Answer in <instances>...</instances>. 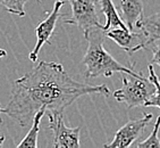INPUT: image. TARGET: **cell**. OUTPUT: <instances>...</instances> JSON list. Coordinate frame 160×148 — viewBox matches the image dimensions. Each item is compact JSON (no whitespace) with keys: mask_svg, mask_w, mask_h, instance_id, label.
I'll return each mask as SVG.
<instances>
[{"mask_svg":"<svg viewBox=\"0 0 160 148\" xmlns=\"http://www.w3.org/2000/svg\"><path fill=\"white\" fill-rule=\"evenodd\" d=\"M100 93L110 96L105 84L91 86L75 81L60 63L40 62L38 66L12 82L10 99L2 113L22 128L32 124L38 112L62 113L82 96Z\"/></svg>","mask_w":160,"mask_h":148,"instance_id":"1","label":"cell"},{"mask_svg":"<svg viewBox=\"0 0 160 148\" xmlns=\"http://www.w3.org/2000/svg\"><path fill=\"white\" fill-rule=\"evenodd\" d=\"M84 37L88 40V49L82 59V64L85 66L84 77L86 79L93 77H109L114 73H124L142 77L143 73H136L132 67L118 63L116 59L106 50L105 43L106 32L101 26L90 29L84 33Z\"/></svg>","mask_w":160,"mask_h":148,"instance_id":"2","label":"cell"},{"mask_svg":"<svg viewBox=\"0 0 160 148\" xmlns=\"http://www.w3.org/2000/svg\"><path fill=\"white\" fill-rule=\"evenodd\" d=\"M122 87L112 93L114 98L119 103H125L128 108L144 106L145 103L154 93V84L149 80V77H122Z\"/></svg>","mask_w":160,"mask_h":148,"instance_id":"3","label":"cell"},{"mask_svg":"<svg viewBox=\"0 0 160 148\" xmlns=\"http://www.w3.org/2000/svg\"><path fill=\"white\" fill-rule=\"evenodd\" d=\"M72 6V18L66 19L64 23L76 25L83 33L90 29L102 26L98 17V0H67Z\"/></svg>","mask_w":160,"mask_h":148,"instance_id":"4","label":"cell"},{"mask_svg":"<svg viewBox=\"0 0 160 148\" xmlns=\"http://www.w3.org/2000/svg\"><path fill=\"white\" fill-rule=\"evenodd\" d=\"M49 119V129L53 133L55 148H78L80 147L81 128H68L64 122L62 113L46 112Z\"/></svg>","mask_w":160,"mask_h":148,"instance_id":"5","label":"cell"},{"mask_svg":"<svg viewBox=\"0 0 160 148\" xmlns=\"http://www.w3.org/2000/svg\"><path fill=\"white\" fill-rule=\"evenodd\" d=\"M64 0H57L55 3H53L52 10L48 14L46 18L41 22L40 24L38 25L37 29H35V34H37V42H35V46H34V49L32 50L30 55H28V58L30 61L33 63L37 62L38 56L40 53L41 48L43 47V45H50V38L52 37L53 32H55L56 25H57V22L59 18H62L64 16H66L65 14H62L60 12L62 7L65 5Z\"/></svg>","mask_w":160,"mask_h":148,"instance_id":"6","label":"cell"},{"mask_svg":"<svg viewBox=\"0 0 160 148\" xmlns=\"http://www.w3.org/2000/svg\"><path fill=\"white\" fill-rule=\"evenodd\" d=\"M153 115L144 114V116L139 120L129 121L124 127H122L115 135L112 141L106 144V148H127L142 136L145 127L150 123Z\"/></svg>","mask_w":160,"mask_h":148,"instance_id":"7","label":"cell"},{"mask_svg":"<svg viewBox=\"0 0 160 148\" xmlns=\"http://www.w3.org/2000/svg\"><path fill=\"white\" fill-rule=\"evenodd\" d=\"M106 37L117 43L129 55L145 49V38L141 31H131L129 29L116 28L106 31Z\"/></svg>","mask_w":160,"mask_h":148,"instance_id":"8","label":"cell"},{"mask_svg":"<svg viewBox=\"0 0 160 148\" xmlns=\"http://www.w3.org/2000/svg\"><path fill=\"white\" fill-rule=\"evenodd\" d=\"M122 19L131 31H136L138 23L143 17V3L141 0H120Z\"/></svg>","mask_w":160,"mask_h":148,"instance_id":"9","label":"cell"},{"mask_svg":"<svg viewBox=\"0 0 160 148\" xmlns=\"http://www.w3.org/2000/svg\"><path fill=\"white\" fill-rule=\"evenodd\" d=\"M136 30L141 31L144 35L145 48L160 41V12L148 17H142L138 23Z\"/></svg>","mask_w":160,"mask_h":148,"instance_id":"10","label":"cell"},{"mask_svg":"<svg viewBox=\"0 0 160 148\" xmlns=\"http://www.w3.org/2000/svg\"><path fill=\"white\" fill-rule=\"evenodd\" d=\"M99 8L103 13V15L106 16V23L105 25H102L101 29L103 31H109L111 29L116 28H123V29H128L126 24L124 23L120 15L118 14L117 8L115 7L112 0H98Z\"/></svg>","mask_w":160,"mask_h":148,"instance_id":"11","label":"cell"},{"mask_svg":"<svg viewBox=\"0 0 160 148\" xmlns=\"http://www.w3.org/2000/svg\"><path fill=\"white\" fill-rule=\"evenodd\" d=\"M46 115V111H39L34 116L31 124V129L28 130V135L24 137V139L17 145V148H37L38 147V136L40 132V123L42 117Z\"/></svg>","mask_w":160,"mask_h":148,"instance_id":"12","label":"cell"},{"mask_svg":"<svg viewBox=\"0 0 160 148\" xmlns=\"http://www.w3.org/2000/svg\"><path fill=\"white\" fill-rule=\"evenodd\" d=\"M149 80L154 84V93L151 96V98L145 103L144 107H158L160 108V80L154 72V68L152 65H149Z\"/></svg>","mask_w":160,"mask_h":148,"instance_id":"13","label":"cell"},{"mask_svg":"<svg viewBox=\"0 0 160 148\" xmlns=\"http://www.w3.org/2000/svg\"><path fill=\"white\" fill-rule=\"evenodd\" d=\"M28 1V0H0V6H2V8L7 13L17 15L19 17H24L26 15L24 6ZM37 3H41V0H37Z\"/></svg>","mask_w":160,"mask_h":148,"instance_id":"14","label":"cell"},{"mask_svg":"<svg viewBox=\"0 0 160 148\" xmlns=\"http://www.w3.org/2000/svg\"><path fill=\"white\" fill-rule=\"evenodd\" d=\"M160 130V116L157 117V121L154 123V127L152 129V132L150 133V136L145 139L144 141L140 142L138 147L139 148H160V139L158 137Z\"/></svg>","mask_w":160,"mask_h":148,"instance_id":"15","label":"cell"},{"mask_svg":"<svg viewBox=\"0 0 160 148\" xmlns=\"http://www.w3.org/2000/svg\"><path fill=\"white\" fill-rule=\"evenodd\" d=\"M150 47L151 49H152V63L160 66V42H154Z\"/></svg>","mask_w":160,"mask_h":148,"instance_id":"16","label":"cell"},{"mask_svg":"<svg viewBox=\"0 0 160 148\" xmlns=\"http://www.w3.org/2000/svg\"><path fill=\"white\" fill-rule=\"evenodd\" d=\"M2 113V108L0 107V114ZM6 140V133H5V127H3V121L0 116V147L3 146V142Z\"/></svg>","mask_w":160,"mask_h":148,"instance_id":"17","label":"cell"},{"mask_svg":"<svg viewBox=\"0 0 160 148\" xmlns=\"http://www.w3.org/2000/svg\"><path fill=\"white\" fill-rule=\"evenodd\" d=\"M6 56H7L6 50H3L2 48H0V58H2V57H6Z\"/></svg>","mask_w":160,"mask_h":148,"instance_id":"18","label":"cell"}]
</instances>
